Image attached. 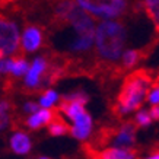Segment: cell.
Masks as SVG:
<instances>
[{
	"instance_id": "cell-1",
	"label": "cell",
	"mask_w": 159,
	"mask_h": 159,
	"mask_svg": "<svg viewBox=\"0 0 159 159\" xmlns=\"http://www.w3.org/2000/svg\"><path fill=\"white\" fill-rule=\"evenodd\" d=\"M129 41V28L121 19L101 20L95 28V48L102 60L116 63L121 58Z\"/></svg>"
},
{
	"instance_id": "cell-2",
	"label": "cell",
	"mask_w": 159,
	"mask_h": 159,
	"mask_svg": "<svg viewBox=\"0 0 159 159\" xmlns=\"http://www.w3.org/2000/svg\"><path fill=\"white\" fill-rule=\"evenodd\" d=\"M150 85V77L145 73L137 72L127 77L118 95L117 112L120 116H129L142 108L143 102L146 101V93Z\"/></svg>"
},
{
	"instance_id": "cell-3",
	"label": "cell",
	"mask_w": 159,
	"mask_h": 159,
	"mask_svg": "<svg viewBox=\"0 0 159 159\" xmlns=\"http://www.w3.org/2000/svg\"><path fill=\"white\" fill-rule=\"evenodd\" d=\"M60 112L69 124V133L73 139L86 142L93 133V118L88 112L86 107L76 101H63L60 104Z\"/></svg>"
},
{
	"instance_id": "cell-4",
	"label": "cell",
	"mask_w": 159,
	"mask_h": 159,
	"mask_svg": "<svg viewBox=\"0 0 159 159\" xmlns=\"http://www.w3.org/2000/svg\"><path fill=\"white\" fill-rule=\"evenodd\" d=\"M83 12L93 19L117 20L124 18L130 9L131 0H73Z\"/></svg>"
},
{
	"instance_id": "cell-5",
	"label": "cell",
	"mask_w": 159,
	"mask_h": 159,
	"mask_svg": "<svg viewBox=\"0 0 159 159\" xmlns=\"http://www.w3.org/2000/svg\"><path fill=\"white\" fill-rule=\"evenodd\" d=\"M20 34L13 20L0 15V57H7L19 50Z\"/></svg>"
},
{
	"instance_id": "cell-6",
	"label": "cell",
	"mask_w": 159,
	"mask_h": 159,
	"mask_svg": "<svg viewBox=\"0 0 159 159\" xmlns=\"http://www.w3.org/2000/svg\"><path fill=\"white\" fill-rule=\"evenodd\" d=\"M48 70V63L44 57H35L34 61L29 64L28 70L25 73L24 85L31 91H37L43 86L44 76Z\"/></svg>"
},
{
	"instance_id": "cell-7",
	"label": "cell",
	"mask_w": 159,
	"mask_h": 159,
	"mask_svg": "<svg viewBox=\"0 0 159 159\" xmlns=\"http://www.w3.org/2000/svg\"><path fill=\"white\" fill-rule=\"evenodd\" d=\"M43 31L37 26H26L24 32L20 35V43L19 45L22 47L25 53H34L43 45Z\"/></svg>"
},
{
	"instance_id": "cell-8",
	"label": "cell",
	"mask_w": 159,
	"mask_h": 159,
	"mask_svg": "<svg viewBox=\"0 0 159 159\" xmlns=\"http://www.w3.org/2000/svg\"><path fill=\"white\" fill-rule=\"evenodd\" d=\"M136 143V125L131 123H125L112 134L111 146L117 148H129L131 149Z\"/></svg>"
},
{
	"instance_id": "cell-9",
	"label": "cell",
	"mask_w": 159,
	"mask_h": 159,
	"mask_svg": "<svg viewBox=\"0 0 159 159\" xmlns=\"http://www.w3.org/2000/svg\"><path fill=\"white\" fill-rule=\"evenodd\" d=\"M9 148L15 155L25 156V155L31 153L32 150V139L26 131L16 130L9 137Z\"/></svg>"
},
{
	"instance_id": "cell-10",
	"label": "cell",
	"mask_w": 159,
	"mask_h": 159,
	"mask_svg": "<svg viewBox=\"0 0 159 159\" xmlns=\"http://www.w3.org/2000/svg\"><path fill=\"white\" fill-rule=\"evenodd\" d=\"M56 118V112L53 110H45V108H39L35 111L34 114H29L28 118L25 120V125L29 130H39L45 125H48L51 121Z\"/></svg>"
},
{
	"instance_id": "cell-11",
	"label": "cell",
	"mask_w": 159,
	"mask_h": 159,
	"mask_svg": "<svg viewBox=\"0 0 159 159\" xmlns=\"http://www.w3.org/2000/svg\"><path fill=\"white\" fill-rule=\"evenodd\" d=\"M99 159H137V155L134 150L129 149V148L110 146L101 152Z\"/></svg>"
},
{
	"instance_id": "cell-12",
	"label": "cell",
	"mask_w": 159,
	"mask_h": 159,
	"mask_svg": "<svg viewBox=\"0 0 159 159\" xmlns=\"http://www.w3.org/2000/svg\"><path fill=\"white\" fill-rule=\"evenodd\" d=\"M6 67H7V73H10L12 76L20 77V76H25V73L28 70L29 64L25 58L15 57V58H7Z\"/></svg>"
},
{
	"instance_id": "cell-13",
	"label": "cell",
	"mask_w": 159,
	"mask_h": 159,
	"mask_svg": "<svg viewBox=\"0 0 159 159\" xmlns=\"http://www.w3.org/2000/svg\"><path fill=\"white\" fill-rule=\"evenodd\" d=\"M60 101H61V97H60V93L56 89H45L38 99V105L39 108L53 110Z\"/></svg>"
},
{
	"instance_id": "cell-14",
	"label": "cell",
	"mask_w": 159,
	"mask_h": 159,
	"mask_svg": "<svg viewBox=\"0 0 159 159\" xmlns=\"http://www.w3.org/2000/svg\"><path fill=\"white\" fill-rule=\"evenodd\" d=\"M142 6L159 34V0H142Z\"/></svg>"
},
{
	"instance_id": "cell-15",
	"label": "cell",
	"mask_w": 159,
	"mask_h": 159,
	"mask_svg": "<svg viewBox=\"0 0 159 159\" xmlns=\"http://www.w3.org/2000/svg\"><path fill=\"white\" fill-rule=\"evenodd\" d=\"M47 127H48L50 136L53 137H63L69 134V124L61 118H54Z\"/></svg>"
},
{
	"instance_id": "cell-16",
	"label": "cell",
	"mask_w": 159,
	"mask_h": 159,
	"mask_svg": "<svg viewBox=\"0 0 159 159\" xmlns=\"http://www.w3.org/2000/svg\"><path fill=\"white\" fill-rule=\"evenodd\" d=\"M121 61H123V66L125 69H131L134 67L136 64L139 63L140 60V51L136 48H129V50H124L123 54H121Z\"/></svg>"
},
{
	"instance_id": "cell-17",
	"label": "cell",
	"mask_w": 159,
	"mask_h": 159,
	"mask_svg": "<svg viewBox=\"0 0 159 159\" xmlns=\"http://www.w3.org/2000/svg\"><path fill=\"white\" fill-rule=\"evenodd\" d=\"M10 110H12L10 102L6 101V99H0V131L5 130L6 127L9 125V123H10Z\"/></svg>"
},
{
	"instance_id": "cell-18",
	"label": "cell",
	"mask_w": 159,
	"mask_h": 159,
	"mask_svg": "<svg viewBox=\"0 0 159 159\" xmlns=\"http://www.w3.org/2000/svg\"><path fill=\"white\" fill-rule=\"evenodd\" d=\"M152 124V118H150L149 110H145V108H139L134 114V125L136 127H142V129H146Z\"/></svg>"
},
{
	"instance_id": "cell-19",
	"label": "cell",
	"mask_w": 159,
	"mask_h": 159,
	"mask_svg": "<svg viewBox=\"0 0 159 159\" xmlns=\"http://www.w3.org/2000/svg\"><path fill=\"white\" fill-rule=\"evenodd\" d=\"M146 102L150 107L159 105V83L158 85H150L149 91L146 93Z\"/></svg>"
},
{
	"instance_id": "cell-20",
	"label": "cell",
	"mask_w": 159,
	"mask_h": 159,
	"mask_svg": "<svg viewBox=\"0 0 159 159\" xmlns=\"http://www.w3.org/2000/svg\"><path fill=\"white\" fill-rule=\"evenodd\" d=\"M63 101H76V102H80V104H83V105H86L88 101H89V97H88V95L83 91H75V92H72V93L64 95Z\"/></svg>"
},
{
	"instance_id": "cell-21",
	"label": "cell",
	"mask_w": 159,
	"mask_h": 159,
	"mask_svg": "<svg viewBox=\"0 0 159 159\" xmlns=\"http://www.w3.org/2000/svg\"><path fill=\"white\" fill-rule=\"evenodd\" d=\"M39 110V105L38 102H34V101H28L24 104V112H26V114H34L35 111Z\"/></svg>"
},
{
	"instance_id": "cell-22",
	"label": "cell",
	"mask_w": 159,
	"mask_h": 159,
	"mask_svg": "<svg viewBox=\"0 0 159 159\" xmlns=\"http://www.w3.org/2000/svg\"><path fill=\"white\" fill-rule=\"evenodd\" d=\"M149 114H150V118H152V121H159V105L150 107Z\"/></svg>"
},
{
	"instance_id": "cell-23",
	"label": "cell",
	"mask_w": 159,
	"mask_h": 159,
	"mask_svg": "<svg viewBox=\"0 0 159 159\" xmlns=\"http://www.w3.org/2000/svg\"><path fill=\"white\" fill-rule=\"evenodd\" d=\"M142 159H159V150H155V152H150L146 156H143Z\"/></svg>"
},
{
	"instance_id": "cell-24",
	"label": "cell",
	"mask_w": 159,
	"mask_h": 159,
	"mask_svg": "<svg viewBox=\"0 0 159 159\" xmlns=\"http://www.w3.org/2000/svg\"><path fill=\"white\" fill-rule=\"evenodd\" d=\"M38 159H53V158H50V156H39Z\"/></svg>"
}]
</instances>
